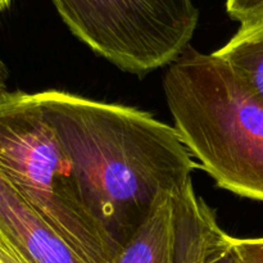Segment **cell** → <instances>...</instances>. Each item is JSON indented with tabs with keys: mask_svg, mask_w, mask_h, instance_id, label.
<instances>
[{
	"mask_svg": "<svg viewBox=\"0 0 263 263\" xmlns=\"http://www.w3.org/2000/svg\"><path fill=\"white\" fill-rule=\"evenodd\" d=\"M87 210L116 254L163 194L199 168L176 128L144 110L59 90L37 92Z\"/></svg>",
	"mask_w": 263,
	"mask_h": 263,
	"instance_id": "6da1fadb",
	"label": "cell"
},
{
	"mask_svg": "<svg viewBox=\"0 0 263 263\" xmlns=\"http://www.w3.org/2000/svg\"><path fill=\"white\" fill-rule=\"evenodd\" d=\"M163 91L182 143L217 186L263 202V104L229 64L187 46Z\"/></svg>",
	"mask_w": 263,
	"mask_h": 263,
	"instance_id": "7a4b0ae2",
	"label": "cell"
},
{
	"mask_svg": "<svg viewBox=\"0 0 263 263\" xmlns=\"http://www.w3.org/2000/svg\"><path fill=\"white\" fill-rule=\"evenodd\" d=\"M0 172L85 263L113 262L37 92L0 94Z\"/></svg>",
	"mask_w": 263,
	"mask_h": 263,
	"instance_id": "3957f363",
	"label": "cell"
},
{
	"mask_svg": "<svg viewBox=\"0 0 263 263\" xmlns=\"http://www.w3.org/2000/svg\"><path fill=\"white\" fill-rule=\"evenodd\" d=\"M77 39L130 73L171 64L190 46L199 20L193 0H53Z\"/></svg>",
	"mask_w": 263,
	"mask_h": 263,
	"instance_id": "277c9868",
	"label": "cell"
},
{
	"mask_svg": "<svg viewBox=\"0 0 263 263\" xmlns=\"http://www.w3.org/2000/svg\"><path fill=\"white\" fill-rule=\"evenodd\" d=\"M0 236L26 263H85L2 172Z\"/></svg>",
	"mask_w": 263,
	"mask_h": 263,
	"instance_id": "5b68a950",
	"label": "cell"
},
{
	"mask_svg": "<svg viewBox=\"0 0 263 263\" xmlns=\"http://www.w3.org/2000/svg\"><path fill=\"white\" fill-rule=\"evenodd\" d=\"M176 253L185 263H241L233 236L221 229L212 208L197 195L193 180L175 195Z\"/></svg>",
	"mask_w": 263,
	"mask_h": 263,
	"instance_id": "8992f818",
	"label": "cell"
},
{
	"mask_svg": "<svg viewBox=\"0 0 263 263\" xmlns=\"http://www.w3.org/2000/svg\"><path fill=\"white\" fill-rule=\"evenodd\" d=\"M112 263H176L175 195L159 197L143 225Z\"/></svg>",
	"mask_w": 263,
	"mask_h": 263,
	"instance_id": "52a82bcc",
	"label": "cell"
},
{
	"mask_svg": "<svg viewBox=\"0 0 263 263\" xmlns=\"http://www.w3.org/2000/svg\"><path fill=\"white\" fill-rule=\"evenodd\" d=\"M213 54L229 64L244 87L263 104V21L240 26Z\"/></svg>",
	"mask_w": 263,
	"mask_h": 263,
	"instance_id": "ba28073f",
	"label": "cell"
},
{
	"mask_svg": "<svg viewBox=\"0 0 263 263\" xmlns=\"http://www.w3.org/2000/svg\"><path fill=\"white\" fill-rule=\"evenodd\" d=\"M226 12L240 26L262 22L263 0H226Z\"/></svg>",
	"mask_w": 263,
	"mask_h": 263,
	"instance_id": "9c48e42d",
	"label": "cell"
},
{
	"mask_svg": "<svg viewBox=\"0 0 263 263\" xmlns=\"http://www.w3.org/2000/svg\"><path fill=\"white\" fill-rule=\"evenodd\" d=\"M233 243L241 263H263V238H234Z\"/></svg>",
	"mask_w": 263,
	"mask_h": 263,
	"instance_id": "30bf717a",
	"label": "cell"
},
{
	"mask_svg": "<svg viewBox=\"0 0 263 263\" xmlns=\"http://www.w3.org/2000/svg\"><path fill=\"white\" fill-rule=\"evenodd\" d=\"M8 77H9V71H8V68H7V66L4 64V62L0 59V94L8 91L7 90Z\"/></svg>",
	"mask_w": 263,
	"mask_h": 263,
	"instance_id": "8fae6325",
	"label": "cell"
},
{
	"mask_svg": "<svg viewBox=\"0 0 263 263\" xmlns=\"http://www.w3.org/2000/svg\"><path fill=\"white\" fill-rule=\"evenodd\" d=\"M13 0H0V13H3L4 10H7L10 7Z\"/></svg>",
	"mask_w": 263,
	"mask_h": 263,
	"instance_id": "7c38bea8",
	"label": "cell"
},
{
	"mask_svg": "<svg viewBox=\"0 0 263 263\" xmlns=\"http://www.w3.org/2000/svg\"><path fill=\"white\" fill-rule=\"evenodd\" d=\"M176 263H185V262H184V259H182L181 257L177 256V253H176Z\"/></svg>",
	"mask_w": 263,
	"mask_h": 263,
	"instance_id": "4fadbf2b",
	"label": "cell"
}]
</instances>
